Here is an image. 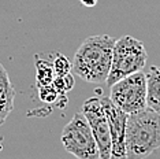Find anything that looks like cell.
<instances>
[{"label":"cell","mask_w":160,"mask_h":159,"mask_svg":"<svg viewBox=\"0 0 160 159\" xmlns=\"http://www.w3.org/2000/svg\"><path fill=\"white\" fill-rule=\"evenodd\" d=\"M110 99L127 114L145 110L148 107L147 74L138 71L119 80L111 86Z\"/></svg>","instance_id":"obj_5"},{"label":"cell","mask_w":160,"mask_h":159,"mask_svg":"<svg viewBox=\"0 0 160 159\" xmlns=\"http://www.w3.org/2000/svg\"><path fill=\"white\" fill-rule=\"evenodd\" d=\"M79 2H81V4L85 6V7H94L99 0H79Z\"/></svg>","instance_id":"obj_11"},{"label":"cell","mask_w":160,"mask_h":159,"mask_svg":"<svg viewBox=\"0 0 160 159\" xmlns=\"http://www.w3.org/2000/svg\"><path fill=\"white\" fill-rule=\"evenodd\" d=\"M60 141L68 154L77 159H101L97 143L83 113H77L64 125Z\"/></svg>","instance_id":"obj_4"},{"label":"cell","mask_w":160,"mask_h":159,"mask_svg":"<svg viewBox=\"0 0 160 159\" xmlns=\"http://www.w3.org/2000/svg\"><path fill=\"white\" fill-rule=\"evenodd\" d=\"M82 113L88 119L94 140L97 143L101 159H111V131L107 114L100 97H89L82 104Z\"/></svg>","instance_id":"obj_6"},{"label":"cell","mask_w":160,"mask_h":159,"mask_svg":"<svg viewBox=\"0 0 160 159\" xmlns=\"http://www.w3.org/2000/svg\"><path fill=\"white\" fill-rule=\"evenodd\" d=\"M148 107L160 114V66H152L147 73Z\"/></svg>","instance_id":"obj_9"},{"label":"cell","mask_w":160,"mask_h":159,"mask_svg":"<svg viewBox=\"0 0 160 159\" xmlns=\"http://www.w3.org/2000/svg\"><path fill=\"white\" fill-rule=\"evenodd\" d=\"M53 62V70H55L56 75H66L72 70V63L68 62V59L62 54H58L55 55V59Z\"/></svg>","instance_id":"obj_10"},{"label":"cell","mask_w":160,"mask_h":159,"mask_svg":"<svg viewBox=\"0 0 160 159\" xmlns=\"http://www.w3.org/2000/svg\"><path fill=\"white\" fill-rule=\"evenodd\" d=\"M160 148V114L147 107L129 114L126 124L127 159H145Z\"/></svg>","instance_id":"obj_2"},{"label":"cell","mask_w":160,"mask_h":159,"mask_svg":"<svg viewBox=\"0 0 160 159\" xmlns=\"http://www.w3.org/2000/svg\"><path fill=\"white\" fill-rule=\"evenodd\" d=\"M115 40L108 34L89 36L75 51L72 71L86 82H107L112 64Z\"/></svg>","instance_id":"obj_1"},{"label":"cell","mask_w":160,"mask_h":159,"mask_svg":"<svg viewBox=\"0 0 160 159\" xmlns=\"http://www.w3.org/2000/svg\"><path fill=\"white\" fill-rule=\"evenodd\" d=\"M147 59L148 52L142 41L132 36H122L115 40L112 64L105 84L112 86L119 80L141 71L147 64Z\"/></svg>","instance_id":"obj_3"},{"label":"cell","mask_w":160,"mask_h":159,"mask_svg":"<svg viewBox=\"0 0 160 159\" xmlns=\"http://www.w3.org/2000/svg\"><path fill=\"white\" fill-rule=\"evenodd\" d=\"M107 114L111 131V159H127L126 154V124L129 114L122 111L110 97H100Z\"/></svg>","instance_id":"obj_7"},{"label":"cell","mask_w":160,"mask_h":159,"mask_svg":"<svg viewBox=\"0 0 160 159\" xmlns=\"http://www.w3.org/2000/svg\"><path fill=\"white\" fill-rule=\"evenodd\" d=\"M14 99H15V88L4 66L0 63V126L4 124L14 110Z\"/></svg>","instance_id":"obj_8"}]
</instances>
